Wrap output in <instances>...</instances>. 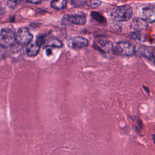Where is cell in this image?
I'll return each instance as SVG.
<instances>
[{
    "label": "cell",
    "mask_w": 155,
    "mask_h": 155,
    "mask_svg": "<svg viewBox=\"0 0 155 155\" xmlns=\"http://www.w3.org/2000/svg\"><path fill=\"white\" fill-rule=\"evenodd\" d=\"M133 15V10L130 6L124 5L113 9L110 13L111 18L116 21H126Z\"/></svg>",
    "instance_id": "6da1fadb"
},
{
    "label": "cell",
    "mask_w": 155,
    "mask_h": 155,
    "mask_svg": "<svg viewBox=\"0 0 155 155\" xmlns=\"http://www.w3.org/2000/svg\"><path fill=\"white\" fill-rule=\"evenodd\" d=\"M15 42V30L10 27L4 28L0 31V46L7 48L12 46Z\"/></svg>",
    "instance_id": "7a4b0ae2"
},
{
    "label": "cell",
    "mask_w": 155,
    "mask_h": 155,
    "mask_svg": "<svg viewBox=\"0 0 155 155\" xmlns=\"http://www.w3.org/2000/svg\"><path fill=\"white\" fill-rule=\"evenodd\" d=\"M114 51L118 54L127 56H132L136 52V50L133 45L128 42L124 41L118 42L114 47Z\"/></svg>",
    "instance_id": "3957f363"
},
{
    "label": "cell",
    "mask_w": 155,
    "mask_h": 155,
    "mask_svg": "<svg viewBox=\"0 0 155 155\" xmlns=\"http://www.w3.org/2000/svg\"><path fill=\"white\" fill-rule=\"evenodd\" d=\"M32 39L33 35L27 28H21L15 34V41L20 45H27Z\"/></svg>",
    "instance_id": "277c9868"
},
{
    "label": "cell",
    "mask_w": 155,
    "mask_h": 155,
    "mask_svg": "<svg viewBox=\"0 0 155 155\" xmlns=\"http://www.w3.org/2000/svg\"><path fill=\"white\" fill-rule=\"evenodd\" d=\"M67 45L73 49H80L86 47L88 45V41L81 36H74L70 38L67 42Z\"/></svg>",
    "instance_id": "5b68a950"
},
{
    "label": "cell",
    "mask_w": 155,
    "mask_h": 155,
    "mask_svg": "<svg viewBox=\"0 0 155 155\" xmlns=\"http://www.w3.org/2000/svg\"><path fill=\"white\" fill-rule=\"evenodd\" d=\"M64 19L67 22L75 25H84L86 22V18L84 13H76L67 15L64 16Z\"/></svg>",
    "instance_id": "8992f818"
},
{
    "label": "cell",
    "mask_w": 155,
    "mask_h": 155,
    "mask_svg": "<svg viewBox=\"0 0 155 155\" xmlns=\"http://www.w3.org/2000/svg\"><path fill=\"white\" fill-rule=\"evenodd\" d=\"M155 11L154 7H146L142 9V15L144 19L147 22H153L155 18Z\"/></svg>",
    "instance_id": "52a82bcc"
},
{
    "label": "cell",
    "mask_w": 155,
    "mask_h": 155,
    "mask_svg": "<svg viewBox=\"0 0 155 155\" xmlns=\"http://www.w3.org/2000/svg\"><path fill=\"white\" fill-rule=\"evenodd\" d=\"M40 43L36 41L35 43H30L26 47V53L28 56H35L39 53Z\"/></svg>",
    "instance_id": "ba28073f"
},
{
    "label": "cell",
    "mask_w": 155,
    "mask_h": 155,
    "mask_svg": "<svg viewBox=\"0 0 155 155\" xmlns=\"http://www.w3.org/2000/svg\"><path fill=\"white\" fill-rule=\"evenodd\" d=\"M96 48L102 51H104V48L107 47L109 44L107 39L104 36H97L96 38Z\"/></svg>",
    "instance_id": "9c48e42d"
},
{
    "label": "cell",
    "mask_w": 155,
    "mask_h": 155,
    "mask_svg": "<svg viewBox=\"0 0 155 155\" xmlns=\"http://www.w3.org/2000/svg\"><path fill=\"white\" fill-rule=\"evenodd\" d=\"M44 46L45 47H51L55 48H59L62 46V43L58 38L51 37L46 41Z\"/></svg>",
    "instance_id": "30bf717a"
},
{
    "label": "cell",
    "mask_w": 155,
    "mask_h": 155,
    "mask_svg": "<svg viewBox=\"0 0 155 155\" xmlns=\"http://www.w3.org/2000/svg\"><path fill=\"white\" fill-rule=\"evenodd\" d=\"M133 26L138 30H145L148 27V23L143 19L135 18L133 21Z\"/></svg>",
    "instance_id": "8fae6325"
},
{
    "label": "cell",
    "mask_w": 155,
    "mask_h": 155,
    "mask_svg": "<svg viewBox=\"0 0 155 155\" xmlns=\"http://www.w3.org/2000/svg\"><path fill=\"white\" fill-rule=\"evenodd\" d=\"M138 53L142 56L145 57L149 59H154V53L150 49L145 48V47H140L138 49Z\"/></svg>",
    "instance_id": "7c38bea8"
},
{
    "label": "cell",
    "mask_w": 155,
    "mask_h": 155,
    "mask_svg": "<svg viewBox=\"0 0 155 155\" xmlns=\"http://www.w3.org/2000/svg\"><path fill=\"white\" fill-rule=\"evenodd\" d=\"M67 0H53L51 2V6L56 10H61L65 7Z\"/></svg>",
    "instance_id": "4fadbf2b"
},
{
    "label": "cell",
    "mask_w": 155,
    "mask_h": 155,
    "mask_svg": "<svg viewBox=\"0 0 155 155\" xmlns=\"http://www.w3.org/2000/svg\"><path fill=\"white\" fill-rule=\"evenodd\" d=\"M130 38H131L132 39L136 40V41H142L145 39V36L140 32H137V31L130 34Z\"/></svg>",
    "instance_id": "5bb4252c"
},
{
    "label": "cell",
    "mask_w": 155,
    "mask_h": 155,
    "mask_svg": "<svg viewBox=\"0 0 155 155\" xmlns=\"http://www.w3.org/2000/svg\"><path fill=\"white\" fill-rule=\"evenodd\" d=\"M101 4L99 0H90L88 2V6L91 8H96L99 7Z\"/></svg>",
    "instance_id": "9a60e30c"
},
{
    "label": "cell",
    "mask_w": 155,
    "mask_h": 155,
    "mask_svg": "<svg viewBox=\"0 0 155 155\" xmlns=\"http://www.w3.org/2000/svg\"><path fill=\"white\" fill-rule=\"evenodd\" d=\"M87 2V0H71V3L74 6L84 5Z\"/></svg>",
    "instance_id": "2e32d148"
},
{
    "label": "cell",
    "mask_w": 155,
    "mask_h": 155,
    "mask_svg": "<svg viewBox=\"0 0 155 155\" xmlns=\"http://www.w3.org/2000/svg\"><path fill=\"white\" fill-rule=\"evenodd\" d=\"M27 1H28V2H30V3L36 4H39V3H40V2L42 1V0H27Z\"/></svg>",
    "instance_id": "e0dca14e"
},
{
    "label": "cell",
    "mask_w": 155,
    "mask_h": 155,
    "mask_svg": "<svg viewBox=\"0 0 155 155\" xmlns=\"http://www.w3.org/2000/svg\"><path fill=\"white\" fill-rule=\"evenodd\" d=\"M22 0H8V1L12 3V4H19L20 2H21Z\"/></svg>",
    "instance_id": "ac0fdd59"
},
{
    "label": "cell",
    "mask_w": 155,
    "mask_h": 155,
    "mask_svg": "<svg viewBox=\"0 0 155 155\" xmlns=\"http://www.w3.org/2000/svg\"><path fill=\"white\" fill-rule=\"evenodd\" d=\"M4 55V53H3V50H2V49L0 48V59L2 57V56Z\"/></svg>",
    "instance_id": "d6986e66"
}]
</instances>
